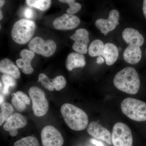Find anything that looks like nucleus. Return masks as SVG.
Segmentation results:
<instances>
[{
	"label": "nucleus",
	"mask_w": 146,
	"mask_h": 146,
	"mask_svg": "<svg viewBox=\"0 0 146 146\" xmlns=\"http://www.w3.org/2000/svg\"><path fill=\"white\" fill-rule=\"evenodd\" d=\"M113 82L118 90L130 95L137 94L141 85L138 73L132 67H126L117 73Z\"/></svg>",
	"instance_id": "obj_1"
},
{
	"label": "nucleus",
	"mask_w": 146,
	"mask_h": 146,
	"mask_svg": "<svg viewBox=\"0 0 146 146\" xmlns=\"http://www.w3.org/2000/svg\"><path fill=\"white\" fill-rule=\"evenodd\" d=\"M60 112L66 124L72 130H83L88 126V115L82 109L75 106L64 104L61 106Z\"/></svg>",
	"instance_id": "obj_2"
},
{
	"label": "nucleus",
	"mask_w": 146,
	"mask_h": 146,
	"mask_svg": "<svg viewBox=\"0 0 146 146\" xmlns=\"http://www.w3.org/2000/svg\"><path fill=\"white\" fill-rule=\"evenodd\" d=\"M121 108L123 114L130 119L138 122L146 121V103L145 102L128 98L122 102Z\"/></svg>",
	"instance_id": "obj_3"
},
{
	"label": "nucleus",
	"mask_w": 146,
	"mask_h": 146,
	"mask_svg": "<svg viewBox=\"0 0 146 146\" xmlns=\"http://www.w3.org/2000/svg\"><path fill=\"white\" fill-rule=\"evenodd\" d=\"M36 25L33 21L23 19L16 22L11 31L12 39L16 43L24 44L30 41L35 31Z\"/></svg>",
	"instance_id": "obj_4"
},
{
	"label": "nucleus",
	"mask_w": 146,
	"mask_h": 146,
	"mask_svg": "<svg viewBox=\"0 0 146 146\" xmlns=\"http://www.w3.org/2000/svg\"><path fill=\"white\" fill-rule=\"evenodd\" d=\"M113 146H132L133 137L130 128L122 122L113 126L112 135Z\"/></svg>",
	"instance_id": "obj_5"
},
{
	"label": "nucleus",
	"mask_w": 146,
	"mask_h": 146,
	"mask_svg": "<svg viewBox=\"0 0 146 146\" xmlns=\"http://www.w3.org/2000/svg\"><path fill=\"white\" fill-rule=\"evenodd\" d=\"M29 94L32 102L35 115L42 117L46 115L48 110L49 105L44 91L39 87L34 86L29 89Z\"/></svg>",
	"instance_id": "obj_6"
},
{
	"label": "nucleus",
	"mask_w": 146,
	"mask_h": 146,
	"mask_svg": "<svg viewBox=\"0 0 146 146\" xmlns=\"http://www.w3.org/2000/svg\"><path fill=\"white\" fill-rule=\"evenodd\" d=\"M28 46L30 50L45 57L51 56L56 48V44L53 40L48 39L45 41L39 36H36L32 39L29 43Z\"/></svg>",
	"instance_id": "obj_7"
},
{
	"label": "nucleus",
	"mask_w": 146,
	"mask_h": 146,
	"mask_svg": "<svg viewBox=\"0 0 146 146\" xmlns=\"http://www.w3.org/2000/svg\"><path fill=\"white\" fill-rule=\"evenodd\" d=\"M43 146H62L64 139L61 133L52 125H47L41 131Z\"/></svg>",
	"instance_id": "obj_8"
},
{
	"label": "nucleus",
	"mask_w": 146,
	"mask_h": 146,
	"mask_svg": "<svg viewBox=\"0 0 146 146\" xmlns=\"http://www.w3.org/2000/svg\"><path fill=\"white\" fill-rule=\"evenodd\" d=\"M119 11L113 9L110 11L108 19L99 18L96 21L95 25L102 34L106 35L108 33L114 30L119 24Z\"/></svg>",
	"instance_id": "obj_9"
},
{
	"label": "nucleus",
	"mask_w": 146,
	"mask_h": 146,
	"mask_svg": "<svg viewBox=\"0 0 146 146\" xmlns=\"http://www.w3.org/2000/svg\"><path fill=\"white\" fill-rule=\"evenodd\" d=\"M70 38L74 41L72 48L76 52L81 54L87 53V45L89 42V33L86 29L77 30L75 33L70 36Z\"/></svg>",
	"instance_id": "obj_10"
},
{
	"label": "nucleus",
	"mask_w": 146,
	"mask_h": 146,
	"mask_svg": "<svg viewBox=\"0 0 146 146\" xmlns=\"http://www.w3.org/2000/svg\"><path fill=\"white\" fill-rule=\"evenodd\" d=\"M27 124L26 117L19 113H14L6 121L4 125L5 130L9 131L11 136H16L18 129L25 127Z\"/></svg>",
	"instance_id": "obj_11"
},
{
	"label": "nucleus",
	"mask_w": 146,
	"mask_h": 146,
	"mask_svg": "<svg viewBox=\"0 0 146 146\" xmlns=\"http://www.w3.org/2000/svg\"><path fill=\"white\" fill-rule=\"evenodd\" d=\"M87 132L94 138L102 140L112 145V136L107 129L97 121H92L86 127Z\"/></svg>",
	"instance_id": "obj_12"
},
{
	"label": "nucleus",
	"mask_w": 146,
	"mask_h": 146,
	"mask_svg": "<svg viewBox=\"0 0 146 146\" xmlns=\"http://www.w3.org/2000/svg\"><path fill=\"white\" fill-rule=\"evenodd\" d=\"M80 23V20L77 16L73 14L65 13L56 18L53 21V25L56 29L66 30L76 28Z\"/></svg>",
	"instance_id": "obj_13"
},
{
	"label": "nucleus",
	"mask_w": 146,
	"mask_h": 146,
	"mask_svg": "<svg viewBox=\"0 0 146 146\" xmlns=\"http://www.w3.org/2000/svg\"><path fill=\"white\" fill-rule=\"evenodd\" d=\"M122 37L125 42L129 45L140 47L144 43L143 35L137 30L132 28L125 29L123 31Z\"/></svg>",
	"instance_id": "obj_14"
},
{
	"label": "nucleus",
	"mask_w": 146,
	"mask_h": 146,
	"mask_svg": "<svg viewBox=\"0 0 146 146\" xmlns=\"http://www.w3.org/2000/svg\"><path fill=\"white\" fill-rule=\"evenodd\" d=\"M142 52L140 47L129 45L123 53L124 60L130 64H137L142 58Z\"/></svg>",
	"instance_id": "obj_15"
},
{
	"label": "nucleus",
	"mask_w": 146,
	"mask_h": 146,
	"mask_svg": "<svg viewBox=\"0 0 146 146\" xmlns=\"http://www.w3.org/2000/svg\"><path fill=\"white\" fill-rule=\"evenodd\" d=\"M102 56L108 65L110 66L117 61L119 56V50L114 44L108 43L105 44Z\"/></svg>",
	"instance_id": "obj_16"
},
{
	"label": "nucleus",
	"mask_w": 146,
	"mask_h": 146,
	"mask_svg": "<svg viewBox=\"0 0 146 146\" xmlns=\"http://www.w3.org/2000/svg\"><path fill=\"white\" fill-rule=\"evenodd\" d=\"M0 71L5 74L11 76L15 79H19L21 73L16 65L8 58H4L0 62Z\"/></svg>",
	"instance_id": "obj_17"
},
{
	"label": "nucleus",
	"mask_w": 146,
	"mask_h": 146,
	"mask_svg": "<svg viewBox=\"0 0 146 146\" xmlns=\"http://www.w3.org/2000/svg\"><path fill=\"white\" fill-rule=\"evenodd\" d=\"M86 64L85 57L83 54L72 52L68 56L66 61V68L71 71L76 68H82Z\"/></svg>",
	"instance_id": "obj_18"
},
{
	"label": "nucleus",
	"mask_w": 146,
	"mask_h": 146,
	"mask_svg": "<svg viewBox=\"0 0 146 146\" xmlns=\"http://www.w3.org/2000/svg\"><path fill=\"white\" fill-rule=\"evenodd\" d=\"M103 42L100 39L94 40L90 44L88 49L89 54L92 57L102 56L104 49Z\"/></svg>",
	"instance_id": "obj_19"
},
{
	"label": "nucleus",
	"mask_w": 146,
	"mask_h": 146,
	"mask_svg": "<svg viewBox=\"0 0 146 146\" xmlns=\"http://www.w3.org/2000/svg\"><path fill=\"white\" fill-rule=\"evenodd\" d=\"M14 109L12 105L8 102H4L1 105L0 125L6 121L13 114Z\"/></svg>",
	"instance_id": "obj_20"
},
{
	"label": "nucleus",
	"mask_w": 146,
	"mask_h": 146,
	"mask_svg": "<svg viewBox=\"0 0 146 146\" xmlns=\"http://www.w3.org/2000/svg\"><path fill=\"white\" fill-rule=\"evenodd\" d=\"M26 2L29 6L42 11L47 10L51 4L50 0H27Z\"/></svg>",
	"instance_id": "obj_21"
},
{
	"label": "nucleus",
	"mask_w": 146,
	"mask_h": 146,
	"mask_svg": "<svg viewBox=\"0 0 146 146\" xmlns=\"http://www.w3.org/2000/svg\"><path fill=\"white\" fill-rule=\"evenodd\" d=\"M2 81L4 84L3 92L4 95H7L9 94L10 87H14L16 85V82L15 78L9 75L5 74L3 75Z\"/></svg>",
	"instance_id": "obj_22"
},
{
	"label": "nucleus",
	"mask_w": 146,
	"mask_h": 146,
	"mask_svg": "<svg viewBox=\"0 0 146 146\" xmlns=\"http://www.w3.org/2000/svg\"><path fill=\"white\" fill-rule=\"evenodd\" d=\"M13 146H39L37 138L29 136L16 141Z\"/></svg>",
	"instance_id": "obj_23"
},
{
	"label": "nucleus",
	"mask_w": 146,
	"mask_h": 146,
	"mask_svg": "<svg viewBox=\"0 0 146 146\" xmlns=\"http://www.w3.org/2000/svg\"><path fill=\"white\" fill-rule=\"evenodd\" d=\"M38 82H41L43 86L49 91H52L54 90L53 80L49 78L45 74L42 73L39 75Z\"/></svg>",
	"instance_id": "obj_24"
},
{
	"label": "nucleus",
	"mask_w": 146,
	"mask_h": 146,
	"mask_svg": "<svg viewBox=\"0 0 146 146\" xmlns=\"http://www.w3.org/2000/svg\"><path fill=\"white\" fill-rule=\"evenodd\" d=\"M60 2L65 3L68 4L70 7L67 9V11L68 13L74 14L78 12L81 10L82 5L78 3L75 2V1L73 0H60Z\"/></svg>",
	"instance_id": "obj_25"
},
{
	"label": "nucleus",
	"mask_w": 146,
	"mask_h": 146,
	"mask_svg": "<svg viewBox=\"0 0 146 146\" xmlns=\"http://www.w3.org/2000/svg\"><path fill=\"white\" fill-rule=\"evenodd\" d=\"M16 63L18 68H21L23 72L26 74H31L34 71L31 64L26 62L22 58L17 59Z\"/></svg>",
	"instance_id": "obj_26"
},
{
	"label": "nucleus",
	"mask_w": 146,
	"mask_h": 146,
	"mask_svg": "<svg viewBox=\"0 0 146 146\" xmlns=\"http://www.w3.org/2000/svg\"><path fill=\"white\" fill-rule=\"evenodd\" d=\"M11 103L15 108L19 112H22L25 109L26 104L18 98L15 93L11 95Z\"/></svg>",
	"instance_id": "obj_27"
},
{
	"label": "nucleus",
	"mask_w": 146,
	"mask_h": 146,
	"mask_svg": "<svg viewBox=\"0 0 146 146\" xmlns=\"http://www.w3.org/2000/svg\"><path fill=\"white\" fill-rule=\"evenodd\" d=\"M54 81V88L56 91H59L65 88L66 85V80L62 76H56L53 79Z\"/></svg>",
	"instance_id": "obj_28"
},
{
	"label": "nucleus",
	"mask_w": 146,
	"mask_h": 146,
	"mask_svg": "<svg viewBox=\"0 0 146 146\" xmlns=\"http://www.w3.org/2000/svg\"><path fill=\"white\" fill-rule=\"evenodd\" d=\"M20 55L22 59L26 62L31 64L32 60L34 58L35 54L34 52L29 50L24 49L21 50Z\"/></svg>",
	"instance_id": "obj_29"
},
{
	"label": "nucleus",
	"mask_w": 146,
	"mask_h": 146,
	"mask_svg": "<svg viewBox=\"0 0 146 146\" xmlns=\"http://www.w3.org/2000/svg\"><path fill=\"white\" fill-rule=\"evenodd\" d=\"M16 95L18 98L20 99L22 101L25 103V104L29 105L31 104V99L27 94H24L21 91L16 92Z\"/></svg>",
	"instance_id": "obj_30"
},
{
	"label": "nucleus",
	"mask_w": 146,
	"mask_h": 146,
	"mask_svg": "<svg viewBox=\"0 0 146 146\" xmlns=\"http://www.w3.org/2000/svg\"><path fill=\"white\" fill-rule=\"evenodd\" d=\"M33 10L30 8H26L25 9L24 11V15L25 17L27 19H31L33 17Z\"/></svg>",
	"instance_id": "obj_31"
},
{
	"label": "nucleus",
	"mask_w": 146,
	"mask_h": 146,
	"mask_svg": "<svg viewBox=\"0 0 146 146\" xmlns=\"http://www.w3.org/2000/svg\"><path fill=\"white\" fill-rule=\"evenodd\" d=\"M105 59L102 56H98L97 58L96 62L98 64H102L104 63Z\"/></svg>",
	"instance_id": "obj_32"
},
{
	"label": "nucleus",
	"mask_w": 146,
	"mask_h": 146,
	"mask_svg": "<svg viewBox=\"0 0 146 146\" xmlns=\"http://www.w3.org/2000/svg\"><path fill=\"white\" fill-rule=\"evenodd\" d=\"M91 143H92L95 144V145H97V146H103L102 144L100 142H98V141H96L94 139H91L90 141Z\"/></svg>",
	"instance_id": "obj_33"
},
{
	"label": "nucleus",
	"mask_w": 146,
	"mask_h": 146,
	"mask_svg": "<svg viewBox=\"0 0 146 146\" xmlns=\"http://www.w3.org/2000/svg\"><path fill=\"white\" fill-rule=\"evenodd\" d=\"M143 12L144 16L146 18V0L143 1Z\"/></svg>",
	"instance_id": "obj_34"
},
{
	"label": "nucleus",
	"mask_w": 146,
	"mask_h": 146,
	"mask_svg": "<svg viewBox=\"0 0 146 146\" xmlns=\"http://www.w3.org/2000/svg\"><path fill=\"white\" fill-rule=\"evenodd\" d=\"M5 3V1H3V0H1L0 1V7H2L4 5Z\"/></svg>",
	"instance_id": "obj_35"
},
{
	"label": "nucleus",
	"mask_w": 146,
	"mask_h": 146,
	"mask_svg": "<svg viewBox=\"0 0 146 146\" xmlns=\"http://www.w3.org/2000/svg\"><path fill=\"white\" fill-rule=\"evenodd\" d=\"M1 97V102H0V103H1V105L3 103H4V98L2 95H1V97Z\"/></svg>",
	"instance_id": "obj_36"
},
{
	"label": "nucleus",
	"mask_w": 146,
	"mask_h": 146,
	"mask_svg": "<svg viewBox=\"0 0 146 146\" xmlns=\"http://www.w3.org/2000/svg\"><path fill=\"white\" fill-rule=\"evenodd\" d=\"M0 16H1V17H0V20H2L3 18V14L2 12V11L1 10L0 11Z\"/></svg>",
	"instance_id": "obj_37"
},
{
	"label": "nucleus",
	"mask_w": 146,
	"mask_h": 146,
	"mask_svg": "<svg viewBox=\"0 0 146 146\" xmlns=\"http://www.w3.org/2000/svg\"></svg>",
	"instance_id": "obj_38"
}]
</instances>
